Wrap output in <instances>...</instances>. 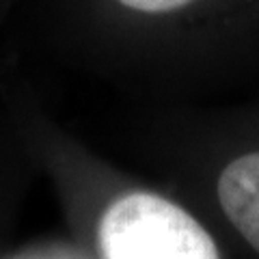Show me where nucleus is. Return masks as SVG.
Returning a JSON list of instances; mask_svg holds the SVG:
<instances>
[{
    "label": "nucleus",
    "instance_id": "nucleus-2",
    "mask_svg": "<svg viewBox=\"0 0 259 259\" xmlns=\"http://www.w3.org/2000/svg\"><path fill=\"white\" fill-rule=\"evenodd\" d=\"M216 190L229 223L259 253V151L231 160L218 177Z\"/></svg>",
    "mask_w": 259,
    "mask_h": 259
},
{
    "label": "nucleus",
    "instance_id": "nucleus-1",
    "mask_svg": "<svg viewBox=\"0 0 259 259\" xmlns=\"http://www.w3.org/2000/svg\"><path fill=\"white\" fill-rule=\"evenodd\" d=\"M97 238L104 259H221L197 218L153 192H130L112 201Z\"/></svg>",
    "mask_w": 259,
    "mask_h": 259
},
{
    "label": "nucleus",
    "instance_id": "nucleus-3",
    "mask_svg": "<svg viewBox=\"0 0 259 259\" xmlns=\"http://www.w3.org/2000/svg\"><path fill=\"white\" fill-rule=\"evenodd\" d=\"M115 3L130 13L160 18V15H173L184 9H190L201 0H115Z\"/></svg>",
    "mask_w": 259,
    "mask_h": 259
}]
</instances>
